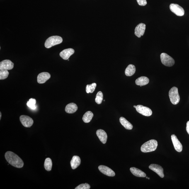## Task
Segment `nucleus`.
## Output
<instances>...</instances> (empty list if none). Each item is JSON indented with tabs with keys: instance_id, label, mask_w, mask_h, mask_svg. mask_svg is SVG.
Wrapping results in <instances>:
<instances>
[{
	"instance_id": "24",
	"label": "nucleus",
	"mask_w": 189,
	"mask_h": 189,
	"mask_svg": "<svg viewBox=\"0 0 189 189\" xmlns=\"http://www.w3.org/2000/svg\"><path fill=\"white\" fill-rule=\"evenodd\" d=\"M44 166L47 171H50L51 170L52 167V162L51 158H48L45 159Z\"/></svg>"
},
{
	"instance_id": "9",
	"label": "nucleus",
	"mask_w": 189,
	"mask_h": 189,
	"mask_svg": "<svg viewBox=\"0 0 189 189\" xmlns=\"http://www.w3.org/2000/svg\"><path fill=\"white\" fill-rule=\"evenodd\" d=\"M14 64L9 60H5L0 62V70H10L14 67Z\"/></svg>"
},
{
	"instance_id": "25",
	"label": "nucleus",
	"mask_w": 189,
	"mask_h": 189,
	"mask_svg": "<svg viewBox=\"0 0 189 189\" xmlns=\"http://www.w3.org/2000/svg\"><path fill=\"white\" fill-rule=\"evenodd\" d=\"M36 103V100L35 99L31 98L27 102L26 105L27 106L29 107L30 109L35 110L37 108V106L35 105Z\"/></svg>"
},
{
	"instance_id": "8",
	"label": "nucleus",
	"mask_w": 189,
	"mask_h": 189,
	"mask_svg": "<svg viewBox=\"0 0 189 189\" xmlns=\"http://www.w3.org/2000/svg\"><path fill=\"white\" fill-rule=\"evenodd\" d=\"M20 120L22 125L26 127H30L33 125V120L29 116L26 115H21L20 117Z\"/></svg>"
},
{
	"instance_id": "19",
	"label": "nucleus",
	"mask_w": 189,
	"mask_h": 189,
	"mask_svg": "<svg viewBox=\"0 0 189 189\" xmlns=\"http://www.w3.org/2000/svg\"><path fill=\"white\" fill-rule=\"evenodd\" d=\"M130 171L134 176L139 177H146V174L137 168L134 167L131 168H130Z\"/></svg>"
},
{
	"instance_id": "29",
	"label": "nucleus",
	"mask_w": 189,
	"mask_h": 189,
	"mask_svg": "<svg viewBox=\"0 0 189 189\" xmlns=\"http://www.w3.org/2000/svg\"><path fill=\"white\" fill-rule=\"evenodd\" d=\"M90 188L91 186L89 184L87 183H85L79 185L76 187L75 189H89Z\"/></svg>"
},
{
	"instance_id": "13",
	"label": "nucleus",
	"mask_w": 189,
	"mask_h": 189,
	"mask_svg": "<svg viewBox=\"0 0 189 189\" xmlns=\"http://www.w3.org/2000/svg\"><path fill=\"white\" fill-rule=\"evenodd\" d=\"M98 169L101 173L109 177L115 176V172L108 167L104 165H100L98 166Z\"/></svg>"
},
{
	"instance_id": "31",
	"label": "nucleus",
	"mask_w": 189,
	"mask_h": 189,
	"mask_svg": "<svg viewBox=\"0 0 189 189\" xmlns=\"http://www.w3.org/2000/svg\"><path fill=\"white\" fill-rule=\"evenodd\" d=\"M186 129L187 133L189 134V120L187 123Z\"/></svg>"
},
{
	"instance_id": "7",
	"label": "nucleus",
	"mask_w": 189,
	"mask_h": 189,
	"mask_svg": "<svg viewBox=\"0 0 189 189\" xmlns=\"http://www.w3.org/2000/svg\"><path fill=\"white\" fill-rule=\"evenodd\" d=\"M136 110L139 114L146 116H150L152 115V112L148 107L138 105L136 106Z\"/></svg>"
},
{
	"instance_id": "17",
	"label": "nucleus",
	"mask_w": 189,
	"mask_h": 189,
	"mask_svg": "<svg viewBox=\"0 0 189 189\" xmlns=\"http://www.w3.org/2000/svg\"><path fill=\"white\" fill-rule=\"evenodd\" d=\"M81 162V159L79 156H73L70 163L71 168L73 170L75 169L80 166Z\"/></svg>"
},
{
	"instance_id": "26",
	"label": "nucleus",
	"mask_w": 189,
	"mask_h": 189,
	"mask_svg": "<svg viewBox=\"0 0 189 189\" xmlns=\"http://www.w3.org/2000/svg\"><path fill=\"white\" fill-rule=\"evenodd\" d=\"M96 87V83H93L91 84H87L86 87V91L87 93H93L95 91Z\"/></svg>"
},
{
	"instance_id": "27",
	"label": "nucleus",
	"mask_w": 189,
	"mask_h": 189,
	"mask_svg": "<svg viewBox=\"0 0 189 189\" xmlns=\"http://www.w3.org/2000/svg\"><path fill=\"white\" fill-rule=\"evenodd\" d=\"M103 94L101 91H99L96 95L95 100L98 104H100L103 101Z\"/></svg>"
},
{
	"instance_id": "15",
	"label": "nucleus",
	"mask_w": 189,
	"mask_h": 189,
	"mask_svg": "<svg viewBox=\"0 0 189 189\" xmlns=\"http://www.w3.org/2000/svg\"><path fill=\"white\" fill-rule=\"evenodd\" d=\"M75 51L72 48H68L64 49L60 53V56L64 60H67L74 53Z\"/></svg>"
},
{
	"instance_id": "3",
	"label": "nucleus",
	"mask_w": 189,
	"mask_h": 189,
	"mask_svg": "<svg viewBox=\"0 0 189 189\" xmlns=\"http://www.w3.org/2000/svg\"><path fill=\"white\" fill-rule=\"evenodd\" d=\"M63 42L62 37L59 36L55 35L48 37L46 40L45 46L47 48H49L54 46L58 45Z\"/></svg>"
},
{
	"instance_id": "11",
	"label": "nucleus",
	"mask_w": 189,
	"mask_h": 189,
	"mask_svg": "<svg viewBox=\"0 0 189 189\" xmlns=\"http://www.w3.org/2000/svg\"><path fill=\"white\" fill-rule=\"evenodd\" d=\"M171 137L172 142L175 150L178 152H181L183 150V146L181 143L174 134H172Z\"/></svg>"
},
{
	"instance_id": "21",
	"label": "nucleus",
	"mask_w": 189,
	"mask_h": 189,
	"mask_svg": "<svg viewBox=\"0 0 189 189\" xmlns=\"http://www.w3.org/2000/svg\"><path fill=\"white\" fill-rule=\"evenodd\" d=\"M136 71V69L135 66L133 64H129L126 68L125 71V74L127 76H132L135 73Z\"/></svg>"
},
{
	"instance_id": "10",
	"label": "nucleus",
	"mask_w": 189,
	"mask_h": 189,
	"mask_svg": "<svg viewBox=\"0 0 189 189\" xmlns=\"http://www.w3.org/2000/svg\"><path fill=\"white\" fill-rule=\"evenodd\" d=\"M146 29V25L143 23H140L136 27L134 34L139 38L144 35Z\"/></svg>"
},
{
	"instance_id": "28",
	"label": "nucleus",
	"mask_w": 189,
	"mask_h": 189,
	"mask_svg": "<svg viewBox=\"0 0 189 189\" xmlns=\"http://www.w3.org/2000/svg\"><path fill=\"white\" fill-rule=\"evenodd\" d=\"M8 70H0V80H4L7 78L9 75Z\"/></svg>"
},
{
	"instance_id": "2",
	"label": "nucleus",
	"mask_w": 189,
	"mask_h": 189,
	"mask_svg": "<svg viewBox=\"0 0 189 189\" xmlns=\"http://www.w3.org/2000/svg\"><path fill=\"white\" fill-rule=\"evenodd\" d=\"M157 146V141L154 139H151L143 144L141 150L143 152H151L155 151Z\"/></svg>"
},
{
	"instance_id": "12",
	"label": "nucleus",
	"mask_w": 189,
	"mask_h": 189,
	"mask_svg": "<svg viewBox=\"0 0 189 189\" xmlns=\"http://www.w3.org/2000/svg\"><path fill=\"white\" fill-rule=\"evenodd\" d=\"M149 168L157 174L161 178L164 177L163 170L162 167L161 166L157 164H152L149 166Z\"/></svg>"
},
{
	"instance_id": "4",
	"label": "nucleus",
	"mask_w": 189,
	"mask_h": 189,
	"mask_svg": "<svg viewBox=\"0 0 189 189\" xmlns=\"http://www.w3.org/2000/svg\"><path fill=\"white\" fill-rule=\"evenodd\" d=\"M169 96L170 101L172 104L174 105L178 104L180 100L178 88L175 87L172 88L169 91Z\"/></svg>"
},
{
	"instance_id": "6",
	"label": "nucleus",
	"mask_w": 189,
	"mask_h": 189,
	"mask_svg": "<svg viewBox=\"0 0 189 189\" xmlns=\"http://www.w3.org/2000/svg\"><path fill=\"white\" fill-rule=\"evenodd\" d=\"M171 11L177 16H183L185 14V11L183 8L177 4H171L170 6Z\"/></svg>"
},
{
	"instance_id": "34",
	"label": "nucleus",
	"mask_w": 189,
	"mask_h": 189,
	"mask_svg": "<svg viewBox=\"0 0 189 189\" xmlns=\"http://www.w3.org/2000/svg\"><path fill=\"white\" fill-rule=\"evenodd\" d=\"M146 178H147V179L148 178L147 177H146Z\"/></svg>"
},
{
	"instance_id": "23",
	"label": "nucleus",
	"mask_w": 189,
	"mask_h": 189,
	"mask_svg": "<svg viewBox=\"0 0 189 189\" xmlns=\"http://www.w3.org/2000/svg\"><path fill=\"white\" fill-rule=\"evenodd\" d=\"M93 114L91 111H88L85 113L83 117L82 120L85 123H88L91 121L93 117Z\"/></svg>"
},
{
	"instance_id": "5",
	"label": "nucleus",
	"mask_w": 189,
	"mask_h": 189,
	"mask_svg": "<svg viewBox=\"0 0 189 189\" xmlns=\"http://www.w3.org/2000/svg\"><path fill=\"white\" fill-rule=\"evenodd\" d=\"M161 59L162 64L167 67H172L175 64L174 60L173 58L164 53L161 54Z\"/></svg>"
},
{
	"instance_id": "35",
	"label": "nucleus",
	"mask_w": 189,
	"mask_h": 189,
	"mask_svg": "<svg viewBox=\"0 0 189 189\" xmlns=\"http://www.w3.org/2000/svg\"><path fill=\"white\" fill-rule=\"evenodd\" d=\"M148 179H150V178H148Z\"/></svg>"
},
{
	"instance_id": "22",
	"label": "nucleus",
	"mask_w": 189,
	"mask_h": 189,
	"mask_svg": "<svg viewBox=\"0 0 189 189\" xmlns=\"http://www.w3.org/2000/svg\"><path fill=\"white\" fill-rule=\"evenodd\" d=\"M120 123L126 129H127V130H132L133 128L132 124L124 117H120Z\"/></svg>"
},
{
	"instance_id": "20",
	"label": "nucleus",
	"mask_w": 189,
	"mask_h": 189,
	"mask_svg": "<svg viewBox=\"0 0 189 189\" xmlns=\"http://www.w3.org/2000/svg\"><path fill=\"white\" fill-rule=\"evenodd\" d=\"M149 82V78L145 77V76H142V77H139L135 81L136 84L140 87L145 86V85L148 84Z\"/></svg>"
},
{
	"instance_id": "14",
	"label": "nucleus",
	"mask_w": 189,
	"mask_h": 189,
	"mask_svg": "<svg viewBox=\"0 0 189 189\" xmlns=\"http://www.w3.org/2000/svg\"><path fill=\"white\" fill-rule=\"evenodd\" d=\"M51 75L49 73L42 72L40 73L37 77V82L39 84H43L50 79Z\"/></svg>"
},
{
	"instance_id": "16",
	"label": "nucleus",
	"mask_w": 189,
	"mask_h": 189,
	"mask_svg": "<svg viewBox=\"0 0 189 189\" xmlns=\"http://www.w3.org/2000/svg\"><path fill=\"white\" fill-rule=\"evenodd\" d=\"M96 134L99 139L102 143H106L107 139V134L104 130L98 129L96 132Z\"/></svg>"
},
{
	"instance_id": "1",
	"label": "nucleus",
	"mask_w": 189,
	"mask_h": 189,
	"mask_svg": "<svg viewBox=\"0 0 189 189\" xmlns=\"http://www.w3.org/2000/svg\"><path fill=\"white\" fill-rule=\"evenodd\" d=\"M6 161L12 166L17 168H23L24 162L17 155L11 151H7L5 155Z\"/></svg>"
},
{
	"instance_id": "33",
	"label": "nucleus",
	"mask_w": 189,
	"mask_h": 189,
	"mask_svg": "<svg viewBox=\"0 0 189 189\" xmlns=\"http://www.w3.org/2000/svg\"><path fill=\"white\" fill-rule=\"evenodd\" d=\"M134 108H136V105H134Z\"/></svg>"
},
{
	"instance_id": "32",
	"label": "nucleus",
	"mask_w": 189,
	"mask_h": 189,
	"mask_svg": "<svg viewBox=\"0 0 189 189\" xmlns=\"http://www.w3.org/2000/svg\"><path fill=\"white\" fill-rule=\"evenodd\" d=\"M1 112H0V120H1Z\"/></svg>"
},
{
	"instance_id": "30",
	"label": "nucleus",
	"mask_w": 189,
	"mask_h": 189,
	"mask_svg": "<svg viewBox=\"0 0 189 189\" xmlns=\"http://www.w3.org/2000/svg\"><path fill=\"white\" fill-rule=\"evenodd\" d=\"M137 1L138 4L140 6H144L147 4L146 0H137Z\"/></svg>"
},
{
	"instance_id": "18",
	"label": "nucleus",
	"mask_w": 189,
	"mask_h": 189,
	"mask_svg": "<svg viewBox=\"0 0 189 189\" xmlns=\"http://www.w3.org/2000/svg\"><path fill=\"white\" fill-rule=\"evenodd\" d=\"M78 109V107L76 104L71 103L66 105L65 110L67 113L73 114Z\"/></svg>"
}]
</instances>
